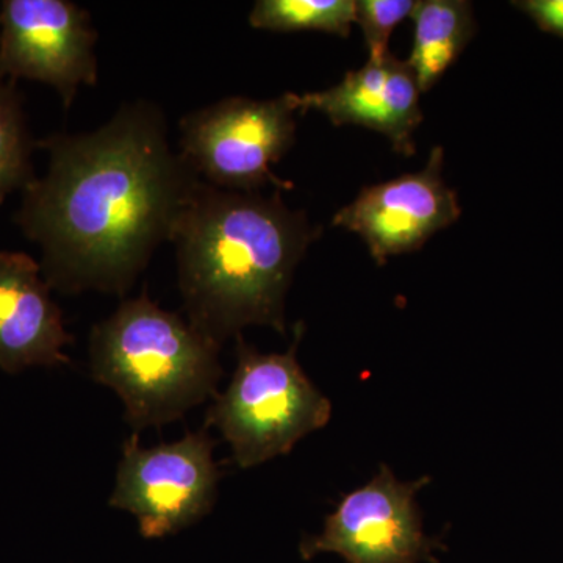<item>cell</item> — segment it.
<instances>
[{"mask_svg":"<svg viewBox=\"0 0 563 563\" xmlns=\"http://www.w3.org/2000/svg\"><path fill=\"white\" fill-rule=\"evenodd\" d=\"M38 146L49 168L22 190L16 222L40 244L44 279L65 295L124 296L201 180L169 146L163 111L129 103L98 131Z\"/></svg>","mask_w":563,"mask_h":563,"instance_id":"1","label":"cell"},{"mask_svg":"<svg viewBox=\"0 0 563 563\" xmlns=\"http://www.w3.org/2000/svg\"><path fill=\"white\" fill-rule=\"evenodd\" d=\"M320 235L279 192L266 198L199 180L169 239L188 322L220 346L247 325L284 335L292 274Z\"/></svg>","mask_w":563,"mask_h":563,"instance_id":"2","label":"cell"},{"mask_svg":"<svg viewBox=\"0 0 563 563\" xmlns=\"http://www.w3.org/2000/svg\"><path fill=\"white\" fill-rule=\"evenodd\" d=\"M220 350L188 320L141 295L92 328V379L120 396L125 421L139 433L217 398Z\"/></svg>","mask_w":563,"mask_h":563,"instance_id":"3","label":"cell"},{"mask_svg":"<svg viewBox=\"0 0 563 563\" xmlns=\"http://www.w3.org/2000/svg\"><path fill=\"white\" fill-rule=\"evenodd\" d=\"M303 331V322H296L295 340L284 354H261L242 333L236 335V368L207 412L206 428L222 433L240 468L290 454L303 437L331 420V401L296 358Z\"/></svg>","mask_w":563,"mask_h":563,"instance_id":"4","label":"cell"},{"mask_svg":"<svg viewBox=\"0 0 563 563\" xmlns=\"http://www.w3.org/2000/svg\"><path fill=\"white\" fill-rule=\"evenodd\" d=\"M296 110L287 92L269 101L228 98L180 121V157L214 188L258 191L265 185L290 190L273 165L296 140Z\"/></svg>","mask_w":563,"mask_h":563,"instance_id":"5","label":"cell"},{"mask_svg":"<svg viewBox=\"0 0 563 563\" xmlns=\"http://www.w3.org/2000/svg\"><path fill=\"white\" fill-rule=\"evenodd\" d=\"M214 440L188 432L179 442L143 448L139 433L122 446L110 506L131 512L144 539H163L198 523L217 501L221 470Z\"/></svg>","mask_w":563,"mask_h":563,"instance_id":"6","label":"cell"},{"mask_svg":"<svg viewBox=\"0 0 563 563\" xmlns=\"http://www.w3.org/2000/svg\"><path fill=\"white\" fill-rule=\"evenodd\" d=\"M431 483L421 477L401 483L387 465L368 484L343 495L324 520L320 536L303 537L299 553L310 561L321 553L342 555L347 563H435L443 550L422 529L417 493Z\"/></svg>","mask_w":563,"mask_h":563,"instance_id":"7","label":"cell"},{"mask_svg":"<svg viewBox=\"0 0 563 563\" xmlns=\"http://www.w3.org/2000/svg\"><path fill=\"white\" fill-rule=\"evenodd\" d=\"M0 80L51 85L68 110L81 85L98 81L91 16L68 0H3Z\"/></svg>","mask_w":563,"mask_h":563,"instance_id":"8","label":"cell"},{"mask_svg":"<svg viewBox=\"0 0 563 563\" xmlns=\"http://www.w3.org/2000/svg\"><path fill=\"white\" fill-rule=\"evenodd\" d=\"M443 147H433L420 173L363 188L336 211L332 225L361 235L379 266L393 255L420 250L462 214L457 192L443 179Z\"/></svg>","mask_w":563,"mask_h":563,"instance_id":"9","label":"cell"},{"mask_svg":"<svg viewBox=\"0 0 563 563\" xmlns=\"http://www.w3.org/2000/svg\"><path fill=\"white\" fill-rule=\"evenodd\" d=\"M420 88L409 63L388 52L383 60H368L350 70L324 91L287 92L296 113L320 111L333 125H362L383 133L404 157L417 152L413 133L421 124Z\"/></svg>","mask_w":563,"mask_h":563,"instance_id":"10","label":"cell"},{"mask_svg":"<svg viewBox=\"0 0 563 563\" xmlns=\"http://www.w3.org/2000/svg\"><path fill=\"white\" fill-rule=\"evenodd\" d=\"M38 262L25 252L0 251V369L9 374L33 366L69 363L73 342L62 310Z\"/></svg>","mask_w":563,"mask_h":563,"instance_id":"11","label":"cell"},{"mask_svg":"<svg viewBox=\"0 0 563 563\" xmlns=\"http://www.w3.org/2000/svg\"><path fill=\"white\" fill-rule=\"evenodd\" d=\"M413 20V47L409 63L421 92L442 80L476 35L473 5L466 0H418Z\"/></svg>","mask_w":563,"mask_h":563,"instance_id":"12","label":"cell"},{"mask_svg":"<svg viewBox=\"0 0 563 563\" xmlns=\"http://www.w3.org/2000/svg\"><path fill=\"white\" fill-rule=\"evenodd\" d=\"M355 22V0H258L250 24L261 31H317L347 38Z\"/></svg>","mask_w":563,"mask_h":563,"instance_id":"13","label":"cell"},{"mask_svg":"<svg viewBox=\"0 0 563 563\" xmlns=\"http://www.w3.org/2000/svg\"><path fill=\"white\" fill-rule=\"evenodd\" d=\"M32 147L16 81L0 80V203L35 179Z\"/></svg>","mask_w":563,"mask_h":563,"instance_id":"14","label":"cell"},{"mask_svg":"<svg viewBox=\"0 0 563 563\" xmlns=\"http://www.w3.org/2000/svg\"><path fill=\"white\" fill-rule=\"evenodd\" d=\"M413 0H357L355 22L361 25L368 47V60H383L388 54V41L396 25L401 24L415 9Z\"/></svg>","mask_w":563,"mask_h":563,"instance_id":"15","label":"cell"},{"mask_svg":"<svg viewBox=\"0 0 563 563\" xmlns=\"http://www.w3.org/2000/svg\"><path fill=\"white\" fill-rule=\"evenodd\" d=\"M512 5L528 14L540 31L563 40V0H517Z\"/></svg>","mask_w":563,"mask_h":563,"instance_id":"16","label":"cell"}]
</instances>
